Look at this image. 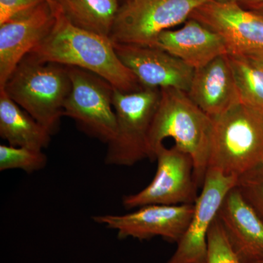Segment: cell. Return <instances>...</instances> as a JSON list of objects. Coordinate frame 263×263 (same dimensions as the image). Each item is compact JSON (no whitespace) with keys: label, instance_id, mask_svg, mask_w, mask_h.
<instances>
[{"label":"cell","instance_id":"ffe728a7","mask_svg":"<svg viewBox=\"0 0 263 263\" xmlns=\"http://www.w3.org/2000/svg\"><path fill=\"white\" fill-rule=\"evenodd\" d=\"M47 161L43 151L0 145V171L18 169L32 174L44 168Z\"/></svg>","mask_w":263,"mask_h":263},{"label":"cell","instance_id":"7402d4cb","mask_svg":"<svg viewBox=\"0 0 263 263\" xmlns=\"http://www.w3.org/2000/svg\"><path fill=\"white\" fill-rule=\"evenodd\" d=\"M207 263H240L228 243L217 216L208 234Z\"/></svg>","mask_w":263,"mask_h":263},{"label":"cell","instance_id":"6da1fadb","mask_svg":"<svg viewBox=\"0 0 263 263\" xmlns=\"http://www.w3.org/2000/svg\"><path fill=\"white\" fill-rule=\"evenodd\" d=\"M55 9L56 22L51 32L31 54L42 61L89 71L125 92L143 88L118 57L110 37L78 28Z\"/></svg>","mask_w":263,"mask_h":263},{"label":"cell","instance_id":"d4e9b609","mask_svg":"<svg viewBox=\"0 0 263 263\" xmlns=\"http://www.w3.org/2000/svg\"><path fill=\"white\" fill-rule=\"evenodd\" d=\"M235 1L237 2L238 4L241 5L246 9H249L252 7L263 3V0H235Z\"/></svg>","mask_w":263,"mask_h":263},{"label":"cell","instance_id":"2e32d148","mask_svg":"<svg viewBox=\"0 0 263 263\" xmlns=\"http://www.w3.org/2000/svg\"><path fill=\"white\" fill-rule=\"evenodd\" d=\"M154 47L177 57L197 70L214 59L228 54L222 38L195 19L189 18L179 29H167L159 34Z\"/></svg>","mask_w":263,"mask_h":263},{"label":"cell","instance_id":"ba28073f","mask_svg":"<svg viewBox=\"0 0 263 263\" xmlns=\"http://www.w3.org/2000/svg\"><path fill=\"white\" fill-rule=\"evenodd\" d=\"M155 160L157 172L152 182L141 191L123 197V206L133 209L149 205L195 204L199 186L190 155L176 145L169 148L163 145Z\"/></svg>","mask_w":263,"mask_h":263},{"label":"cell","instance_id":"8992f818","mask_svg":"<svg viewBox=\"0 0 263 263\" xmlns=\"http://www.w3.org/2000/svg\"><path fill=\"white\" fill-rule=\"evenodd\" d=\"M211 0H125L121 5L110 39L113 43L154 47L159 34L186 22Z\"/></svg>","mask_w":263,"mask_h":263},{"label":"cell","instance_id":"4316f807","mask_svg":"<svg viewBox=\"0 0 263 263\" xmlns=\"http://www.w3.org/2000/svg\"><path fill=\"white\" fill-rule=\"evenodd\" d=\"M259 263H263V261H262V262H259Z\"/></svg>","mask_w":263,"mask_h":263},{"label":"cell","instance_id":"9a60e30c","mask_svg":"<svg viewBox=\"0 0 263 263\" xmlns=\"http://www.w3.org/2000/svg\"><path fill=\"white\" fill-rule=\"evenodd\" d=\"M186 94L211 118L240 103L228 54L221 55L194 72Z\"/></svg>","mask_w":263,"mask_h":263},{"label":"cell","instance_id":"7a4b0ae2","mask_svg":"<svg viewBox=\"0 0 263 263\" xmlns=\"http://www.w3.org/2000/svg\"><path fill=\"white\" fill-rule=\"evenodd\" d=\"M160 103L148 135L149 160H155L164 139L173 138L175 145L193 159L195 180L202 187L209 167L212 119L185 91L173 88L160 89Z\"/></svg>","mask_w":263,"mask_h":263},{"label":"cell","instance_id":"d6986e66","mask_svg":"<svg viewBox=\"0 0 263 263\" xmlns=\"http://www.w3.org/2000/svg\"><path fill=\"white\" fill-rule=\"evenodd\" d=\"M240 103L263 111V70L241 55L228 54Z\"/></svg>","mask_w":263,"mask_h":263},{"label":"cell","instance_id":"9c48e42d","mask_svg":"<svg viewBox=\"0 0 263 263\" xmlns=\"http://www.w3.org/2000/svg\"><path fill=\"white\" fill-rule=\"evenodd\" d=\"M194 212L195 204L149 205L124 215H97L92 219L97 224L116 230L122 239L147 240L161 237L178 243L187 229Z\"/></svg>","mask_w":263,"mask_h":263},{"label":"cell","instance_id":"ac0fdd59","mask_svg":"<svg viewBox=\"0 0 263 263\" xmlns=\"http://www.w3.org/2000/svg\"><path fill=\"white\" fill-rule=\"evenodd\" d=\"M71 24L99 35L110 37L120 0H53Z\"/></svg>","mask_w":263,"mask_h":263},{"label":"cell","instance_id":"484cf974","mask_svg":"<svg viewBox=\"0 0 263 263\" xmlns=\"http://www.w3.org/2000/svg\"><path fill=\"white\" fill-rule=\"evenodd\" d=\"M248 10H252L254 13H257V14L263 17V3L256 5V6L252 7V8H249Z\"/></svg>","mask_w":263,"mask_h":263},{"label":"cell","instance_id":"5b68a950","mask_svg":"<svg viewBox=\"0 0 263 263\" xmlns=\"http://www.w3.org/2000/svg\"><path fill=\"white\" fill-rule=\"evenodd\" d=\"M160 95L158 88L143 87L132 92L114 88L113 106L117 130L107 144L105 164L129 167L149 159L148 135Z\"/></svg>","mask_w":263,"mask_h":263},{"label":"cell","instance_id":"277c9868","mask_svg":"<svg viewBox=\"0 0 263 263\" xmlns=\"http://www.w3.org/2000/svg\"><path fill=\"white\" fill-rule=\"evenodd\" d=\"M212 119L208 169L238 179L263 162V111L239 103Z\"/></svg>","mask_w":263,"mask_h":263},{"label":"cell","instance_id":"7c38bea8","mask_svg":"<svg viewBox=\"0 0 263 263\" xmlns=\"http://www.w3.org/2000/svg\"><path fill=\"white\" fill-rule=\"evenodd\" d=\"M190 18L219 34L228 54L263 48V17L235 0H211L194 10Z\"/></svg>","mask_w":263,"mask_h":263},{"label":"cell","instance_id":"5bb4252c","mask_svg":"<svg viewBox=\"0 0 263 263\" xmlns=\"http://www.w3.org/2000/svg\"><path fill=\"white\" fill-rule=\"evenodd\" d=\"M216 216L240 263L263 261V221L235 186L227 194Z\"/></svg>","mask_w":263,"mask_h":263},{"label":"cell","instance_id":"52a82bcc","mask_svg":"<svg viewBox=\"0 0 263 263\" xmlns=\"http://www.w3.org/2000/svg\"><path fill=\"white\" fill-rule=\"evenodd\" d=\"M67 67L72 89L64 105V117L72 119L88 136L108 144L117 130L114 86L89 71Z\"/></svg>","mask_w":263,"mask_h":263},{"label":"cell","instance_id":"603a6c76","mask_svg":"<svg viewBox=\"0 0 263 263\" xmlns=\"http://www.w3.org/2000/svg\"><path fill=\"white\" fill-rule=\"evenodd\" d=\"M44 1L52 0H0V24Z\"/></svg>","mask_w":263,"mask_h":263},{"label":"cell","instance_id":"83f0119b","mask_svg":"<svg viewBox=\"0 0 263 263\" xmlns=\"http://www.w3.org/2000/svg\"><path fill=\"white\" fill-rule=\"evenodd\" d=\"M124 1H125V0H124Z\"/></svg>","mask_w":263,"mask_h":263},{"label":"cell","instance_id":"cb8c5ba5","mask_svg":"<svg viewBox=\"0 0 263 263\" xmlns=\"http://www.w3.org/2000/svg\"><path fill=\"white\" fill-rule=\"evenodd\" d=\"M240 55L245 57L249 61L252 62L254 65L258 66L263 70V48L253 50V51L247 52V53Z\"/></svg>","mask_w":263,"mask_h":263},{"label":"cell","instance_id":"4fadbf2b","mask_svg":"<svg viewBox=\"0 0 263 263\" xmlns=\"http://www.w3.org/2000/svg\"><path fill=\"white\" fill-rule=\"evenodd\" d=\"M114 43L118 57L143 87L173 88L187 93L195 70L157 47Z\"/></svg>","mask_w":263,"mask_h":263},{"label":"cell","instance_id":"3957f363","mask_svg":"<svg viewBox=\"0 0 263 263\" xmlns=\"http://www.w3.org/2000/svg\"><path fill=\"white\" fill-rule=\"evenodd\" d=\"M2 89L53 136L64 117L72 81L67 66L42 61L29 53Z\"/></svg>","mask_w":263,"mask_h":263},{"label":"cell","instance_id":"30bf717a","mask_svg":"<svg viewBox=\"0 0 263 263\" xmlns=\"http://www.w3.org/2000/svg\"><path fill=\"white\" fill-rule=\"evenodd\" d=\"M237 179L216 170L208 169L187 229L178 242L174 255L166 263H207L209 230L224 197L234 187Z\"/></svg>","mask_w":263,"mask_h":263},{"label":"cell","instance_id":"e0dca14e","mask_svg":"<svg viewBox=\"0 0 263 263\" xmlns=\"http://www.w3.org/2000/svg\"><path fill=\"white\" fill-rule=\"evenodd\" d=\"M0 136L10 146L43 151L49 145L52 135L2 89Z\"/></svg>","mask_w":263,"mask_h":263},{"label":"cell","instance_id":"8fae6325","mask_svg":"<svg viewBox=\"0 0 263 263\" xmlns=\"http://www.w3.org/2000/svg\"><path fill=\"white\" fill-rule=\"evenodd\" d=\"M53 0L0 24V89L22 60L47 37L56 22Z\"/></svg>","mask_w":263,"mask_h":263},{"label":"cell","instance_id":"44dd1931","mask_svg":"<svg viewBox=\"0 0 263 263\" xmlns=\"http://www.w3.org/2000/svg\"><path fill=\"white\" fill-rule=\"evenodd\" d=\"M235 187L263 221V162L239 176Z\"/></svg>","mask_w":263,"mask_h":263}]
</instances>
